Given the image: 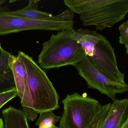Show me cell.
Returning a JSON list of instances; mask_svg holds the SVG:
<instances>
[{
	"mask_svg": "<svg viewBox=\"0 0 128 128\" xmlns=\"http://www.w3.org/2000/svg\"><path fill=\"white\" fill-rule=\"evenodd\" d=\"M64 3L80 15L84 26H94L100 31L112 27L128 13V0H64Z\"/></svg>",
	"mask_w": 128,
	"mask_h": 128,
	"instance_id": "obj_1",
	"label": "cell"
},
{
	"mask_svg": "<svg viewBox=\"0 0 128 128\" xmlns=\"http://www.w3.org/2000/svg\"><path fill=\"white\" fill-rule=\"evenodd\" d=\"M74 31L75 39L98 70L113 81L126 83L124 74L118 68L114 49L107 39L96 31L79 28Z\"/></svg>",
	"mask_w": 128,
	"mask_h": 128,
	"instance_id": "obj_2",
	"label": "cell"
},
{
	"mask_svg": "<svg viewBox=\"0 0 128 128\" xmlns=\"http://www.w3.org/2000/svg\"><path fill=\"white\" fill-rule=\"evenodd\" d=\"M17 56L24 62L28 73V91L22 106L32 108L39 114L58 109L59 95L45 71L23 52L19 51Z\"/></svg>",
	"mask_w": 128,
	"mask_h": 128,
	"instance_id": "obj_3",
	"label": "cell"
},
{
	"mask_svg": "<svg viewBox=\"0 0 128 128\" xmlns=\"http://www.w3.org/2000/svg\"><path fill=\"white\" fill-rule=\"evenodd\" d=\"M86 55L81 45L74 37V29L58 32L42 44L38 62L42 69L75 66L82 62Z\"/></svg>",
	"mask_w": 128,
	"mask_h": 128,
	"instance_id": "obj_4",
	"label": "cell"
},
{
	"mask_svg": "<svg viewBox=\"0 0 128 128\" xmlns=\"http://www.w3.org/2000/svg\"><path fill=\"white\" fill-rule=\"evenodd\" d=\"M64 113L74 128H92L103 105L96 99L74 92L62 100Z\"/></svg>",
	"mask_w": 128,
	"mask_h": 128,
	"instance_id": "obj_5",
	"label": "cell"
},
{
	"mask_svg": "<svg viewBox=\"0 0 128 128\" xmlns=\"http://www.w3.org/2000/svg\"><path fill=\"white\" fill-rule=\"evenodd\" d=\"M7 7H0V36L30 30L60 31L63 22L58 20H42L10 13Z\"/></svg>",
	"mask_w": 128,
	"mask_h": 128,
	"instance_id": "obj_6",
	"label": "cell"
},
{
	"mask_svg": "<svg viewBox=\"0 0 128 128\" xmlns=\"http://www.w3.org/2000/svg\"><path fill=\"white\" fill-rule=\"evenodd\" d=\"M78 74L87 83L88 88L94 89L112 99H116L118 94L128 92V84L113 81L101 73L92 64L86 56L74 66Z\"/></svg>",
	"mask_w": 128,
	"mask_h": 128,
	"instance_id": "obj_7",
	"label": "cell"
},
{
	"mask_svg": "<svg viewBox=\"0 0 128 128\" xmlns=\"http://www.w3.org/2000/svg\"><path fill=\"white\" fill-rule=\"evenodd\" d=\"M9 65L12 71L18 96L23 106L28 91V73L26 67L22 59L17 56L11 54L9 58Z\"/></svg>",
	"mask_w": 128,
	"mask_h": 128,
	"instance_id": "obj_8",
	"label": "cell"
},
{
	"mask_svg": "<svg viewBox=\"0 0 128 128\" xmlns=\"http://www.w3.org/2000/svg\"><path fill=\"white\" fill-rule=\"evenodd\" d=\"M128 116V99L113 100L101 128H121Z\"/></svg>",
	"mask_w": 128,
	"mask_h": 128,
	"instance_id": "obj_9",
	"label": "cell"
},
{
	"mask_svg": "<svg viewBox=\"0 0 128 128\" xmlns=\"http://www.w3.org/2000/svg\"><path fill=\"white\" fill-rule=\"evenodd\" d=\"M10 54L3 49L0 43V93L16 88L13 73L9 65Z\"/></svg>",
	"mask_w": 128,
	"mask_h": 128,
	"instance_id": "obj_10",
	"label": "cell"
},
{
	"mask_svg": "<svg viewBox=\"0 0 128 128\" xmlns=\"http://www.w3.org/2000/svg\"><path fill=\"white\" fill-rule=\"evenodd\" d=\"M40 1L30 0L25 7L18 10L10 11V13L22 17L42 20H59L49 13L39 10L38 4Z\"/></svg>",
	"mask_w": 128,
	"mask_h": 128,
	"instance_id": "obj_11",
	"label": "cell"
},
{
	"mask_svg": "<svg viewBox=\"0 0 128 128\" xmlns=\"http://www.w3.org/2000/svg\"><path fill=\"white\" fill-rule=\"evenodd\" d=\"M60 119V116L54 114L52 110L43 112L40 114L35 125L39 128H51Z\"/></svg>",
	"mask_w": 128,
	"mask_h": 128,
	"instance_id": "obj_12",
	"label": "cell"
},
{
	"mask_svg": "<svg viewBox=\"0 0 128 128\" xmlns=\"http://www.w3.org/2000/svg\"><path fill=\"white\" fill-rule=\"evenodd\" d=\"M118 29L120 32L119 42L120 44L125 46L126 49V54H128V19L120 25Z\"/></svg>",
	"mask_w": 128,
	"mask_h": 128,
	"instance_id": "obj_13",
	"label": "cell"
},
{
	"mask_svg": "<svg viewBox=\"0 0 128 128\" xmlns=\"http://www.w3.org/2000/svg\"><path fill=\"white\" fill-rule=\"evenodd\" d=\"M18 96L16 88L0 93V109L6 103Z\"/></svg>",
	"mask_w": 128,
	"mask_h": 128,
	"instance_id": "obj_14",
	"label": "cell"
},
{
	"mask_svg": "<svg viewBox=\"0 0 128 128\" xmlns=\"http://www.w3.org/2000/svg\"><path fill=\"white\" fill-rule=\"evenodd\" d=\"M22 107V111L28 119L33 121L36 119L38 113L36 110L30 107L24 106Z\"/></svg>",
	"mask_w": 128,
	"mask_h": 128,
	"instance_id": "obj_15",
	"label": "cell"
},
{
	"mask_svg": "<svg viewBox=\"0 0 128 128\" xmlns=\"http://www.w3.org/2000/svg\"><path fill=\"white\" fill-rule=\"evenodd\" d=\"M74 14L72 11L68 8V9L65 10L63 13L55 16L59 20L69 21L73 20Z\"/></svg>",
	"mask_w": 128,
	"mask_h": 128,
	"instance_id": "obj_16",
	"label": "cell"
},
{
	"mask_svg": "<svg viewBox=\"0 0 128 128\" xmlns=\"http://www.w3.org/2000/svg\"><path fill=\"white\" fill-rule=\"evenodd\" d=\"M58 128H74L68 121L64 113L60 119Z\"/></svg>",
	"mask_w": 128,
	"mask_h": 128,
	"instance_id": "obj_17",
	"label": "cell"
},
{
	"mask_svg": "<svg viewBox=\"0 0 128 128\" xmlns=\"http://www.w3.org/2000/svg\"><path fill=\"white\" fill-rule=\"evenodd\" d=\"M121 128H128V116L125 122Z\"/></svg>",
	"mask_w": 128,
	"mask_h": 128,
	"instance_id": "obj_18",
	"label": "cell"
},
{
	"mask_svg": "<svg viewBox=\"0 0 128 128\" xmlns=\"http://www.w3.org/2000/svg\"><path fill=\"white\" fill-rule=\"evenodd\" d=\"M4 125L3 119L0 117V128H4Z\"/></svg>",
	"mask_w": 128,
	"mask_h": 128,
	"instance_id": "obj_19",
	"label": "cell"
},
{
	"mask_svg": "<svg viewBox=\"0 0 128 128\" xmlns=\"http://www.w3.org/2000/svg\"><path fill=\"white\" fill-rule=\"evenodd\" d=\"M6 1L4 0H0V7H2L5 4Z\"/></svg>",
	"mask_w": 128,
	"mask_h": 128,
	"instance_id": "obj_20",
	"label": "cell"
},
{
	"mask_svg": "<svg viewBox=\"0 0 128 128\" xmlns=\"http://www.w3.org/2000/svg\"><path fill=\"white\" fill-rule=\"evenodd\" d=\"M52 128H58V127H56V125H54V126H52Z\"/></svg>",
	"mask_w": 128,
	"mask_h": 128,
	"instance_id": "obj_21",
	"label": "cell"
}]
</instances>
